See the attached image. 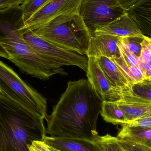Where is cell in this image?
<instances>
[{
	"label": "cell",
	"instance_id": "obj_27",
	"mask_svg": "<svg viewBox=\"0 0 151 151\" xmlns=\"http://www.w3.org/2000/svg\"><path fill=\"white\" fill-rule=\"evenodd\" d=\"M28 151H52L50 147L44 141H36L28 147Z\"/></svg>",
	"mask_w": 151,
	"mask_h": 151
},
{
	"label": "cell",
	"instance_id": "obj_1",
	"mask_svg": "<svg viewBox=\"0 0 151 151\" xmlns=\"http://www.w3.org/2000/svg\"><path fill=\"white\" fill-rule=\"evenodd\" d=\"M103 102L87 79L68 82L65 91L47 116L46 133L52 137L95 140Z\"/></svg>",
	"mask_w": 151,
	"mask_h": 151
},
{
	"label": "cell",
	"instance_id": "obj_16",
	"mask_svg": "<svg viewBox=\"0 0 151 151\" xmlns=\"http://www.w3.org/2000/svg\"><path fill=\"white\" fill-rule=\"evenodd\" d=\"M96 59L104 73L113 87H129L130 84L128 81L122 75L118 66L111 59L105 57H100Z\"/></svg>",
	"mask_w": 151,
	"mask_h": 151
},
{
	"label": "cell",
	"instance_id": "obj_14",
	"mask_svg": "<svg viewBox=\"0 0 151 151\" xmlns=\"http://www.w3.org/2000/svg\"><path fill=\"white\" fill-rule=\"evenodd\" d=\"M87 76L92 88L104 101L113 86L101 69L96 58L88 57Z\"/></svg>",
	"mask_w": 151,
	"mask_h": 151
},
{
	"label": "cell",
	"instance_id": "obj_24",
	"mask_svg": "<svg viewBox=\"0 0 151 151\" xmlns=\"http://www.w3.org/2000/svg\"><path fill=\"white\" fill-rule=\"evenodd\" d=\"M145 36L143 37H125L122 38L121 41L132 54L139 58L142 51V43Z\"/></svg>",
	"mask_w": 151,
	"mask_h": 151
},
{
	"label": "cell",
	"instance_id": "obj_26",
	"mask_svg": "<svg viewBox=\"0 0 151 151\" xmlns=\"http://www.w3.org/2000/svg\"><path fill=\"white\" fill-rule=\"evenodd\" d=\"M126 125L137 129H151V116L135 120L127 123Z\"/></svg>",
	"mask_w": 151,
	"mask_h": 151
},
{
	"label": "cell",
	"instance_id": "obj_17",
	"mask_svg": "<svg viewBox=\"0 0 151 151\" xmlns=\"http://www.w3.org/2000/svg\"><path fill=\"white\" fill-rule=\"evenodd\" d=\"M117 137L139 144L151 150V129H137L123 125Z\"/></svg>",
	"mask_w": 151,
	"mask_h": 151
},
{
	"label": "cell",
	"instance_id": "obj_7",
	"mask_svg": "<svg viewBox=\"0 0 151 151\" xmlns=\"http://www.w3.org/2000/svg\"><path fill=\"white\" fill-rule=\"evenodd\" d=\"M125 13L117 0H83L79 14L92 35Z\"/></svg>",
	"mask_w": 151,
	"mask_h": 151
},
{
	"label": "cell",
	"instance_id": "obj_8",
	"mask_svg": "<svg viewBox=\"0 0 151 151\" xmlns=\"http://www.w3.org/2000/svg\"><path fill=\"white\" fill-rule=\"evenodd\" d=\"M128 87H113L106 100L117 103L125 113L127 123L151 116V101L133 95Z\"/></svg>",
	"mask_w": 151,
	"mask_h": 151
},
{
	"label": "cell",
	"instance_id": "obj_4",
	"mask_svg": "<svg viewBox=\"0 0 151 151\" xmlns=\"http://www.w3.org/2000/svg\"><path fill=\"white\" fill-rule=\"evenodd\" d=\"M0 57L9 60L22 72L40 80H48L56 74H68L62 67L37 52L23 38L0 40Z\"/></svg>",
	"mask_w": 151,
	"mask_h": 151
},
{
	"label": "cell",
	"instance_id": "obj_21",
	"mask_svg": "<svg viewBox=\"0 0 151 151\" xmlns=\"http://www.w3.org/2000/svg\"><path fill=\"white\" fill-rule=\"evenodd\" d=\"M103 151H125L119 141L118 137L107 134L98 136L96 139Z\"/></svg>",
	"mask_w": 151,
	"mask_h": 151
},
{
	"label": "cell",
	"instance_id": "obj_30",
	"mask_svg": "<svg viewBox=\"0 0 151 151\" xmlns=\"http://www.w3.org/2000/svg\"><path fill=\"white\" fill-rule=\"evenodd\" d=\"M50 149L52 150V151H60L59 150H56L55 148H52V147H50Z\"/></svg>",
	"mask_w": 151,
	"mask_h": 151
},
{
	"label": "cell",
	"instance_id": "obj_13",
	"mask_svg": "<svg viewBox=\"0 0 151 151\" xmlns=\"http://www.w3.org/2000/svg\"><path fill=\"white\" fill-rule=\"evenodd\" d=\"M43 141L50 147L60 151H103L96 140L46 136Z\"/></svg>",
	"mask_w": 151,
	"mask_h": 151
},
{
	"label": "cell",
	"instance_id": "obj_5",
	"mask_svg": "<svg viewBox=\"0 0 151 151\" xmlns=\"http://www.w3.org/2000/svg\"><path fill=\"white\" fill-rule=\"evenodd\" d=\"M0 93L35 115L47 119V99L0 60Z\"/></svg>",
	"mask_w": 151,
	"mask_h": 151
},
{
	"label": "cell",
	"instance_id": "obj_2",
	"mask_svg": "<svg viewBox=\"0 0 151 151\" xmlns=\"http://www.w3.org/2000/svg\"><path fill=\"white\" fill-rule=\"evenodd\" d=\"M44 120L0 93V151H28L43 141Z\"/></svg>",
	"mask_w": 151,
	"mask_h": 151
},
{
	"label": "cell",
	"instance_id": "obj_19",
	"mask_svg": "<svg viewBox=\"0 0 151 151\" xmlns=\"http://www.w3.org/2000/svg\"><path fill=\"white\" fill-rule=\"evenodd\" d=\"M138 66L143 73L145 79L151 81V38L146 36H145L142 43Z\"/></svg>",
	"mask_w": 151,
	"mask_h": 151
},
{
	"label": "cell",
	"instance_id": "obj_18",
	"mask_svg": "<svg viewBox=\"0 0 151 151\" xmlns=\"http://www.w3.org/2000/svg\"><path fill=\"white\" fill-rule=\"evenodd\" d=\"M100 114L104 120L114 125L122 126L127 122L125 113L115 101H103Z\"/></svg>",
	"mask_w": 151,
	"mask_h": 151
},
{
	"label": "cell",
	"instance_id": "obj_28",
	"mask_svg": "<svg viewBox=\"0 0 151 151\" xmlns=\"http://www.w3.org/2000/svg\"><path fill=\"white\" fill-rule=\"evenodd\" d=\"M27 0H0V10L12 6L20 5Z\"/></svg>",
	"mask_w": 151,
	"mask_h": 151
},
{
	"label": "cell",
	"instance_id": "obj_15",
	"mask_svg": "<svg viewBox=\"0 0 151 151\" xmlns=\"http://www.w3.org/2000/svg\"><path fill=\"white\" fill-rule=\"evenodd\" d=\"M126 12L134 19L143 34L151 38V0H143Z\"/></svg>",
	"mask_w": 151,
	"mask_h": 151
},
{
	"label": "cell",
	"instance_id": "obj_6",
	"mask_svg": "<svg viewBox=\"0 0 151 151\" xmlns=\"http://www.w3.org/2000/svg\"><path fill=\"white\" fill-rule=\"evenodd\" d=\"M24 40L40 54L50 58L58 65H74L86 72L88 58L86 55L58 47L23 27L20 29Z\"/></svg>",
	"mask_w": 151,
	"mask_h": 151
},
{
	"label": "cell",
	"instance_id": "obj_11",
	"mask_svg": "<svg viewBox=\"0 0 151 151\" xmlns=\"http://www.w3.org/2000/svg\"><path fill=\"white\" fill-rule=\"evenodd\" d=\"M122 38L108 35L91 36L86 56L96 58L100 57L111 59L119 58V44Z\"/></svg>",
	"mask_w": 151,
	"mask_h": 151
},
{
	"label": "cell",
	"instance_id": "obj_29",
	"mask_svg": "<svg viewBox=\"0 0 151 151\" xmlns=\"http://www.w3.org/2000/svg\"><path fill=\"white\" fill-rule=\"evenodd\" d=\"M123 9L126 11L143 0H117Z\"/></svg>",
	"mask_w": 151,
	"mask_h": 151
},
{
	"label": "cell",
	"instance_id": "obj_22",
	"mask_svg": "<svg viewBox=\"0 0 151 151\" xmlns=\"http://www.w3.org/2000/svg\"><path fill=\"white\" fill-rule=\"evenodd\" d=\"M128 88L135 96L151 101V81L144 79L130 84Z\"/></svg>",
	"mask_w": 151,
	"mask_h": 151
},
{
	"label": "cell",
	"instance_id": "obj_23",
	"mask_svg": "<svg viewBox=\"0 0 151 151\" xmlns=\"http://www.w3.org/2000/svg\"><path fill=\"white\" fill-rule=\"evenodd\" d=\"M51 0H27L22 4L23 18L27 21L40 9L49 2Z\"/></svg>",
	"mask_w": 151,
	"mask_h": 151
},
{
	"label": "cell",
	"instance_id": "obj_10",
	"mask_svg": "<svg viewBox=\"0 0 151 151\" xmlns=\"http://www.w3.org/2000/svg\"><path fill=\"white\" fill-rule=\"evenodd\" d=\"M25 25L22 5L0 10V40L22 39L20 29Z\"/></svg>",
	"mask_w": 151,
	"mask_h": 151
},
{
	"label": "cell",
	"instance_id": "obj_20",
	"mask_svg": "<svg viewBox=\"0 0 151 151\" xmlns=\"http://www.w3.org/2000/svg\"><path fill=\"white\" fill-rule=\"evenodd\" d=\"M111 59L118 66L122 75L128 81L129 84L135 83L145 79L143 73L139 67L128 66L120 57Z\"/></svg>",
	"mask_w": 151,
	"mask_h": 151
},
{
	"label": "cell",
	"instance_id": "obj_9",
	"mask_svg": "<svg viewBox=\"0 0 151 151\" xmlns=\"http://www.w3.org/2000/svg\"><path fill=\"white\" fill-rule=\"evenodd\" d=\"M83 0H51L36 12L24 27L31 29L62 15L79 14Z\"/></svg>",
	"mask_w": 151,
	"mask_h": 151
},
{
	"label": "cell",
	"instance_id": "obj_3",
	"mask_svg": "<svg viewBox=\"0 0 151 151\" xmlns=\"http://www.w3.org/2000/svg\"><path fill=\"white\" fill-rule=\"evenodd\" d=\"M28 29L58 47L87 55L91 35L80 14L62 15Z\"/></svg>",
	"mask_w": 151,
	"mask_h": 151
},
{
	"label": "cell",
	"instance_id": "obj_25",
	"mask_svg": "<svg viewBox=\"0 0 151 151\" xmlns=\"http://www.w3.org/2000/svg\"><path fill=\"white\" fill-rule=\"evenodd\" d=\"M119 141L125 151H151L150 148L131 141L120 139Z\"/></svg>",
	"mask_w": 151,
	"mask_h": 151
},
{
	"label": "cell",
	"instance_id": "obj_12",
	"mask_svg": "<svg viewBox=\"0 0 151 151\" xmlns=\"http://www.w3.org/2000/svg\"><path fill=\"white\" fill-rule=\"evenodd\" d=\"M114 35L121 38L143 37L145 36L134 19L126 12L125 14L100 29L96 30L91 36Z\"/></svg>",
	"mask_w": 151,
	"mask_h": 151
}]
</instances>
